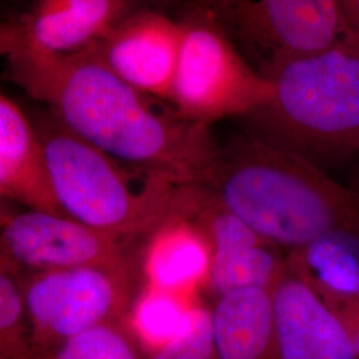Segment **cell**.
I'll list each match as a JSON object with an SVG mask.
<instances>
[{
	"mask_svg": "<svg viewBox=\"0 0 359 359\" xmlns=\"http://www.w3.org/2000/svg\"><path fill=\"white\" fill-rule=\"evenodd\" d=\"M7 6H10L11 8L15 10L16 13V18L20 16L22 13H25L27 10V7L29 6L31 0H3Z\"/></svg>",
	"mask_w": 359,
	"mask_h": 359,
	"instance_id": "25",
	"label": "cell"
},
{
	"mask_svg": "<svg viewBox=\"0 0 359 359\" xmlns=\"http://www.w3.org/2000/svg\"><path fill=\"white\" fill-rule=\"evenodd\" d=\"M31 273L97 268L135 281V265L118 241L65 215L31 209L0 226V268Z\"/></svg>",
	"mask_w": 359,
	"mask_h": 359,
	"instance_id": "8",
	"label": "cell"
},
{
	"mask_svg": "<svg viewBox=\"0 0 359 359\" xmlns=\"http://www.w3.org/2000/svg\"><path fill=\"white\" fill-rule=\"evenodd\" d=\"M270 294L281 359H358L342 322L287 258Z\"/></svg>",
	"mask_w": 359,
	"mask_h": 359,
	"instance_id": "11",
	"label": "cell"
},
{
	"mask_svg": "<svg viewBox=\"0 0 359 359\" xmlns=\"http://www.w3.org/2000/svg\"><path fill=\"white\" fill-rule=\"evenodd\" d=\"M289 262L323 301L359 297V236L334 231L290 252Z\"/></svg>",
	"mask_w": 359,
	"mask_h": 359,
	"instance_id": "16",
	"label": "cell"
},
{
	"mask_svg": "<svg viewBox=\"0 0 359 359\" xmlns=\"http://www.w3.org/2000/svg\"><path fill=\"white\" fill-rule=\"evenodd\" d=\"M268 79L274 96L241 118L248 133L313 163L358 154V50L339 43L283 63Z\"/></svg>",
	"mask_w": 359,
	"mask_h": 359,
	"instance_id": "3",
	"label": "cell"
},
{
	"mask_svg": "<svg viewBox=\"0 0 359 359\" xmlns=\"http://www.w3.org/2000/svg\"><path fill=\"white\" fill-rule=\"evenodd\" d=\"M210 321L218 359H281L270 289H238L217 297Z\"/></svg>",
	"mask_w": 359,
	"mask_h": 359,
	"instance_id": "15",
	"label": "cell"
},
{
	"mask_svg": "<svg viewBox=\"0 0 359 359\" xmlns=\"http://www.w3.org/2000/svg\"><path fill=\"white\" fill-rule=\"evenodd\" d=\"M201 302L147 285L129 310L126 325L147 357L172 342L192 320Z\"/></svg>",
	"mask_w": 359,
	"mask_h": 359,
	"instance_id": "17",
	"label": "cell"
},
{
	"mask_svg": "<svg viewBox=\"0 0 359 359\" xmlns=\"http://www.w3.org/2000/svg\"><path fill=\"white\" fill-rule=\"evenodd\" d=\"M0 196L31 209L63 215L52 192L35 124L1 92Z\"/></svg>",
	"mask_w": 359,
	"mask_h": 359,
	"instance_id": "13",
	"label": "cell"
},
{
	"mask_svg": "<svg viewBox=\"0 0 359 359\" xmlns=\"http://www.w3.org/2000/svg\"><path fill=\"white\" fill-rule=\"evenodd\" d=\"M135 10L133 0H31L15 19L23 50L69 55L97 43Z\"/></svg>",
	"mask_w": 359,
	"mask_h": 359,
	"instance_id": "12",
	"label": "cell"
},
{
	"mask_svg": "<svg viewBox=\"0 0 359 359\" xmlns=\"http://www.w3.org/2000/svg\"><path fill=\"white\" fill-rule=\"evenodd\" d=\"M0 359H39L20 281L0 268Z\"/></svg>",
	"mask_w": 359,
	"mask_h": 359,
	"instance_id": "18",
	"label": "cell"
},
{
	"mask_svg": "<svg viewBox=\"0 0 359 359\" xmlns=\"http://www.w3.org/2000/svg\"><path fill=\"white\" fill-rule=\"evenodd\" d=\"M46 359H142V350L126 322H114L67 339Z\"/></svg>",
	"mask_w": 359,
	"mask_h": 359,
	"instance_id": "19",
	"label": "cell"
},
{
	"mask_svg": "<svg viewBox=\"0 0 359 359\" xmlns=\"http://www.w3.org/2000/svg\"><path fill=\"white\" fill-rule=\"evenodd\" d=\"M133 283L97 268L28 274L20 285L39 359L47 358L75 335L105 323L127 321Z\"/></svg>",
	"mask_w": 359,
	"mask_h": 359,
	"instance_id": "7",
	"label": "cell"
},
{
	"mask_svg": "<svg viewBox=\"0 0 359 359\" xmlns=\"http://www.w3.org/2000/svg\"><path fill=\"white\" fill-rule=\"evenodd\" d=\"M147 359H218L210 309L200 304L182 333Z\"/></svg>",
	"mask_w": 359,
	"mask_h": 359,
	"instance_id": "20",
	"label": "cell"
},
{
	"mask_svg": "<svg viewBox=\"0 0 359 359\" xmlns=\"http://www.w3.org/2000/svg\"><path fill=\"white\" fill-rule=\"evenodd\" d=\"M262 237L297 252L321 236H359V192L346 189L308 158L246 130L218 144L208 187Z\"/></svg>",
	"mask_w": 359,
	"mask_h": 359,
	"instance_id": "2",
	"label": "cell"
},
{
	"mask_svg": "<svg viewBox=\"0 0 359 359\" xmlns=\"http://www.w3.org/2000/svg\"><path fill=\"white\" fill-rule=\"evenodd\" d=\"M191 6L265 77L292 59L345 43L337 0H193Z\"/></svg>",
	"mask_w": 359,
	"mask_h": 359,
	"instance_id": "6",
	"label": "cell"
},
{
	"mask_svg": "<svg viewBox=\"0 0 359 359\" xmlns=\"http://www.w3.org/2000/svg\"><path fill=\"white\" fill-rule=\"evenodd\" d=\"M345 29V43L359 51V0H337Z\"/></svg>",
	"mask_w": 359,
	"mask_h": 359,
	"instance_id": "22",
	"label": "cell"
},
{
	"mask_svg": "<svg viewBox=\"0 0 359 359\" xmlns=\"http://www.w3.org/2000/svg\"><path fill=\"white\" fill-rule=\"evenodd\" d=\"M325 302L330 306L339 321L345 326L353 342L355 354L359 358V297L353 299H337Z\"/></svg>",
	"mask_w": 359,
	"mask_h": 359,
	"instance_id": "21",
	"label": "cell"
},
{
	"mask_svg": "<svg viewBox=\"0 0 359 359\" xmlns=\"http://www.w3.org/2000/svg\"><path fill=\"white\" fill-rule=\"evenodd\" d=\"M151 236L144 257L147 285L189 298L209 285L210 245L191 218H169Z\"/></svg>",
	"mask_w": 359,
	"mask_h": 359,
	"instance_id": "14",
	"label": "cell"
},
{
	"mask_svg": "<svg viewBox=\"0 0 359 359\" xmlns=\"http://www.w3.org/2000/svg\"><path fill=\"white\" fill-rule=\"evenodd\" d=\"M22 47L23 38L18 20L15 18L0 19V59L7 60Z\"/></svg>",
	"mask_w": 359,
	"mask_h": 359,
	"instance_id": "23",
	"label": "cell"
},
{
	"mask_svg": "<svg viewBox=\"0 0 359 359\" xmlns=\"http://www.w3.org/2000/svg\"><path fill=\"white\" fill-rule=\"evenodd\" d=\"M133 3L137 10H154L176 18L182 10L192 4L193 0H133Z\"/></svg>",
	"mask_w": 359,
	"mask_h": 359,
	"instance_id": "24",
	"label": "cell"
},
{
	"mask_svg": "<svg viewBox=\"0 0 359 359\" xmlns=\"http://www.w3.org/2000/svg\"><path fill=\"white\" fill-rule=\"evenodd\" d=\"M181 27L168 13L139 8L93 44L116 76L169 104L179 63Z\"/></svg>",
	"mask_w": 359,
	"mask_h": 359,
	"instance_id": "10",
	"label": "cell"
},
{
	"mask_svg": "<svg viewBox=\"0 0 359 359\" xmlns=\"http://www.w3.org/2000/svg\"><path fill=\"white\" fill-rule=\"evenodd\" d=\"M6 63L4 76L79 139L145 175L209 187L218 154L209 127L130 87L93 46L69 55L22 48Z\"/></svg>",
	"mask_w": 359,
	"mask_h": 359,
	"instance_id": "1",
	"label": "cell"
},
{
	"mask_svg": "<svg viewBox=\"0 0 359 359\" xmlns=\"http://www.w3.org/2000/svg\"><path fill=\"white\" fill-rule=\"evenodd\" d=\"M7 201H8L7 198H4L3 196H0V226H1V224H3L7 218L13 215L11 212H8V206L6 204Z\"/></svg>",
	"mask_w": 359,
	"mask_h": 359,
	"instance_id": "26",
	"label": "cell"
},
{
	"mask_svg": "<svg viewBox=\"0 0 359 359\" xmlns=\"http://www.w3.org/2000/svg\"><path fill=\"white\" fill-rule=\"evenodd\" d=\"M185 217L203 231L210 245L208 287L217 297L238 289H270L285 269L281 248L233 215L209 188H193Z\"/></svg>",
	"mask_w": 359,
	"mask_h": 359,
	"instance_id": "9",
	"label": "cell"
},
{
	"mask_svg": "<svg viewBox=\"0 0 359 359\" xmlns=\"http://www.w3.org/2000/svg\"><path fill=\"white\" fill-rule=\"evenodd\" d=\"M35 124L52 192L62 213L116 241L152 234L184 215L192 185L149 175L133 189L117 161L60 126L51 115Z\"/></svg>",
	"mask_w": 359,
	"mask_h": 359,
	"instance_id": "4",
	"label": "cell"
},
{
	"mask_svg": "<svg viewBox=\"0 0 359 359\" xmlns=\"http://www.w3.org/2000/svg\"><path fill=\"white\" fill-rule=\"evenodd\" d=\"M175 19L181 44L169 104L180 115L210 127L221 118H243L269 103L271 80L245 60L205 13L189 6Z\"/></svg>",
	"mask_w": 359,
	"mask_h": 359,
	"instance_id": "5",
	"label": "cell"
}]
</instances>
